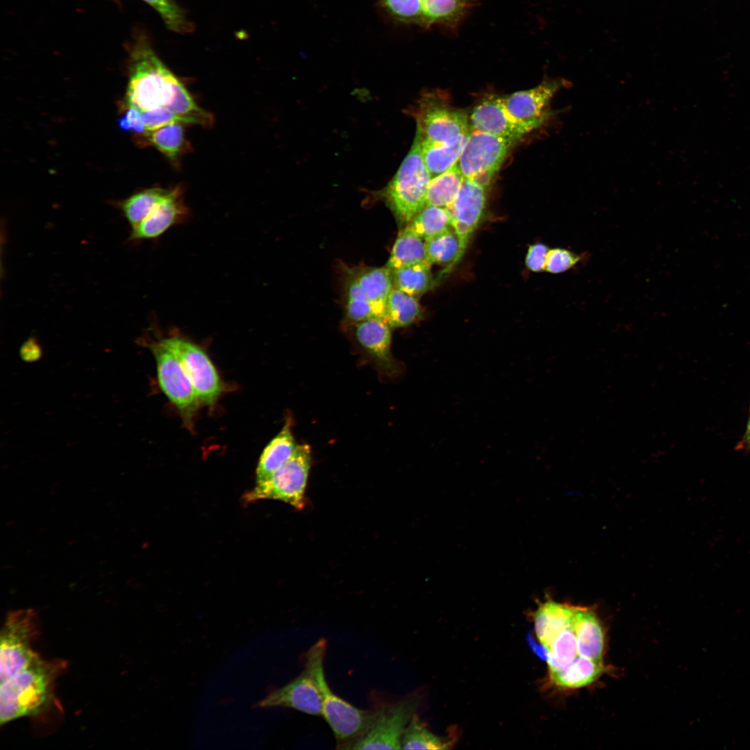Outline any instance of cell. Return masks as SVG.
Returning <instances> with one entry per match:
<instances>
[{
	"instance_id": "6da1fadb",
	"label": "cell",
	"mask_w": 750,
	"mask_h": 750,
	"mask_svg": "<svg viewBox=\"0 0 750 750\" xmlns=\"http://www.w3.org/2000/svg\"><path fill=\"white\" fill-rule=\"evenodd\" d=\"M66 667L61 660L37 658L26 668L0 683V724L34 716L48 706L56 679Z\"/></svg>"
},
{
	"instance_id": "7a4b0ae2",
	"label": "cell",
	"mask_w": 750,
	"mask_h": 750,
	"mask_svg": "<svg viewBox=\"0 0 750 750\" xmlns=\"http://www.w3.org/2000/svg\"><path fill=\"white\" fill-rule=\"evenodd\" d=\"M178 81L157 56L149 39L140 36L130 54L128 106L141 112L167 107L174 99Z\"/></svg>"
},
{
	"instance_id": "3957f363",
	"label": "cell",
	"mask_w": 750,
	"mask_h": 750,
	"mask_svg": "<svg viewBox=\"0 0 750 750\" xmlns=\"http://www.w3.org/2000/svg\"><path fill=\"white\" fill-rule=\"evenodd\" d=\"M326 651V640L319 639L306 652L305 667L313 676L320 691L322 716L333 731L337 749H342L372 726L377 711L358 708L333 692L324 671Z\"/></svg>"
},
{
	"instance_id": "277c9868",
	"label": "cell",
	"mask_w": 750,
	"mask_h": 750,
	"mask_svg": "<svg viewBox=\"0 0 750 750\" xmlns=\"http://www.w3.org/2000/svg\"><path fill=\"white\" fill-rule=\"evenodd\" d=\"M431 179L416 134L410 150L384 193L389 207L401 222L407 225L425 206Z\"/></svg>"
},
{
	"instance_id": "5b68a950",
	"label": "cell",
	"mask_w": 750,
	"mask_h": 750,
	"mask_svg": "<svg viewBox=\"0 0 750 750\" xmlns=\"http://www.w3.org/2000/svg\"><path fill=\"white\" fill-rule=\"evenodd\" d=\"M312 463L310 447L297 444L292 456L265 480L244 495L245 503L261 499L280 500L296 509L306 506V488Z\"/></svg>"
},
{
	"instance_id": "8992f818",
	"label": "cell",
	"mask_w": 750,
	"mask_h": 750,
	"mask_svg": "<svg viewBox=\"0 0 750 750\" xmlns=\"http://www.w3.org/2000/svg\"><path fill=\"white\" fill-rule=\"evenodd\" d=\"M38 634V616L33 609L8 614L0 635V683L40 657L32 647Z\"/></svg>"
},
{
	"instance_id": "52a82bcc",
	"label": "cell",
	"mask_w": 750,
	"mask_h": 750,
	"mask_svg": "<svg viewBox=\"0 0 750 750\" xmlns=\"http://www.w3.org/2000/svg\"><path fill=\"white\" fill-rule=\"evenodd\" d=\"M517 142L509 138L470 131L457 163L464 178L474 179L488 188Z\"/></svg>"
},
{
	"instance_id": "ba28073f",
	"label": "cell",
	"mask_w": 750,
	"mask_h": 750,
	"mask_svg": "<svg viewBox=\"0 0 750 750\" xmlns=\"http://www.w3.org/2000/svg\"><path fill=\"white\" fill-rule=\"evenodd\" d=\"M416 708L417 699L407 697L377 709L372 726L342 749H401L403 732Z\"/></svg>"
},
{
	"instance_id": "9c48e42d",
	"label": "cell",
	"mask_w": 750,
	"mask_h": 750,
	"mask_svg": "<svg viewBox=\"0 0 750 750\" xmlns=\"http://www.w3.org/2000/svg\"><path fill=\"white\" fill-rule=\"evenodd\" d=\"M178 359L191 381L200 403L213 405L223 390L219 374L207 353L197 344L178 335L160 339Z\"/></svg>"
},
{
	"instance_id": "30bf717a",
	"label": "cell",
	"mask_w": 750,
	"mask_h": 750,
	"mask_svg": "<svg viewBox=\"0 0 750 750\" xmlns=\"http://www.w3.org/2000/svg\"><path fill=\"white\" fill-rule=\"evenodd\" d=\"M156 362L159 385L176 406L185 422L189 423L200 404L194 388L178 359L160 340L149 344Z\"/></svg>"
},
{
	"instance_id": "8fae6325",
	"label": "cell",
	"mask_w": 750,
	"mask_h": 750,
	"mask_svg": "<svg viewBox=\"0 0 750 750\" xmlns=\"http://www.w3.org/2000/svg\"><path fill=\"white\" fill-rule=\"evenodd\" d=\"M422 100L416 112L417 134L421 140L451 142L470 131L463 112L433 99Z\"/></svg>"
},
{
	"instance_id": "7c38bea8",
	"label": "cell",
	"mask_w": 750,
	"mask_h": 750,
	"mask_svg": "<svg viewBox=\"0 0 750 750\" xmlns=\"http://www.w3.org/2000/svg\"><path fill=\"white\" fill-rule=\"evenodd\" d=\"M354 333L358 344L381 375L392 378L399 376L401 366L391 349V327L384 319L374 317L356 323Z\"/></svg>"
},
{
	"instance_id": "4fadbf2b",
	"label": "cell",
	"mask_w": 750,
	"mask_h": 750,
	"mask_svg": "<svg viewBox=\"0 0 750 750\" xmlns=\"http://www.w3.org/2000/svg\"><path fill=\"white\" fill-rule=\"evenodd\" d=\"M487 187L472 178H465L453 202L447 209L451 227L459 237L465 251L473 233L478 227L486 203Z\"/></svg>"
},
{
	"instance_id": "5bb4252c",
	"label": "cell",
	"mask_w": 750,
	"mask_h": 750,
	"mask_svg": "<svg viewBox=\"0 0 750 750\" xmlns=\"http://www.w3.org/2000/svg\"><path fill=\"white\" fill-rule=\"evenodd\" d=\"M256 706L290 708L308 715L322 716L320 691L306 667L292 681L269 692Z\"/></svg>"
},
{
	"instance_id": "9a60e30c",
	"label": "cell",
	"mask_w": 750,
	"mask_h": 750,
	"mask_svg": "<svg viewBox=\"0 0 750 750\" xmlns=\"http://www.w3.org/2000/svg\"><path fill=\"white\" fill-rule=\"evenodd\" d=\"M470 120L474 130L517 140L540 126L515 117L501 97L482 101L474 108Z\"/></svg>"
},
{
	"instance_id": "2e32d148",
	"label": "cell",
	"mask_w": 750,
	"mask_h": 750,
	"mask_svg": "<svg viewBox=\"0 0 750 750\" xmlns=\"http://www.w3.org/2000/svg\"><path fill=\"white\" fill-rule=\"evenodd\" d=\"M562 83L544 81L536 87L516 92L503 98L509 112L517 119L540 126L547 117V108Z\"/></svg>"
},
{
	"instance_id": "e0dca14e",
	"label": "cell",
	"mask_w": 750,
	"mask_h": 750,
	"mask_svg": "<svg viewBox=\"0 0 750 750\" xmlns=\"http://www.w3.org/2000/svg\"><path fill=\"white\" fill-rule=\"evenodd\" d=\"M188 209L182 200L178 188L159 203L138 225L132 228L131 240H147L158 238L169 228L181 222L187 215Z\"/></svg>"
},
{
	"instance_id": "ac0fdd59",
	"label": "cell",
	"mask_w": 750,
	"mask_h": 750,
	"mask_svg": "<svg viewBox=\"0 0 750 750\" xmlns=\"http://www.w3.org/2000/svg\"><path fill=\"white\" fill-rule=\"evenodd\" d=\"M574 608L548 599L534 612L535 631L544 656L555 639L572 627Z\"/></svg>"
},
{
	"instance_id": "d6986e66",
	"label": "cell",
	"mask_w": 750,
	"mask_h": 750,
	"mask_svg": "<svg viewBox=\"0 0 750 750\" xmlns=\"http://www.w3.org/2000/svg\"><path fill=\"white\" fill-rule=\"evenodd\" d=\"M572 628L579 656L601 660L604 632L595 612L588 608H574Z\"/></svg>"
},
{
	"instance_id": "ffe728a7",
	"label": "cell",
	"mask_w": 750,
	"mask_h": 750,
	"mask_svg": "<svg viewBox=\"0 0 750 750\" xmlns=\"http://www.w3.org/2000/svg\"><path fill=\"white\" fill-rule=\"evenodd\" d=\"M367 299L375 318L385 320L388 298L393 285L387 267H365L352 274Z\"/></svg>"
},
{
	"instance_id": "44dd1931",
	"label": "cell",
	"mask_w": 750,
	"mask_h": 750,
	"mask_svg": "<svg viewBox=\"0 0 750 750\" xmlns=\"http://www.w3.org/2000/svg\"><path fill=\"white\" fill-rule=\"evenodd\" d=\"M292 422L289 417L281 431L264 448L256 470V483L267 478L294 452L297 444L292 434Z\"/></svg>"
},
{
	"instance_id": "7402d4cb",
	"label": "cell",
	"mask_w": 750,
	"mask_h": 750,
	"mask_svg": "<svg viewBox=\"0 0 750 750\" xmlns=\"http://www.w3.org/2000/svg\"><path fill=\"white\" fill-rule=\"evenodd\" d=\"M469 132L451 142L439 143L420 140L422 156L431 178L458 163Z\"/></svg>"
},
{
	"instance_id": "603a6c76",
	"label": "cell",
	"mask_w": 750,
	"mask_h": 750,
	"mask_svg": "<svg viewBox=\"0 0 750 750\" xmlns=\"http://www.w3.org/2000/svg\"><path fill=\"white\" fill-rule=\"evenodd\" d=\"M424 260V240L406 225L398 234L385 267L392 270Z\"/></svg>"
},
{
	"instance_id": "cb8c5ba5",
	"label": "cell",
	"mask_w": 750,
	"mask_h": 750,
	"mask_svg": "<svg viewBox=\"0 0 750 750\" xmlns=\"http://www.w3.org/2000/svg\"><path fill=\"white\" fill-rule=\"evenodd\" d=\"M605 670L601 660L580 656L566 669L551 674L549 677L560 688L575 689L593 683Z\"/></svg>"
},
{
	"instance_id": "d4e9b609",
	"label": "cell",
	"mask_w": 750,
	"mask_h": 750,
	"mask_svg": "<svg viewBox=\"0 0 750 750\" xmlns=\"http://www.w3.org/2000/svg\"><path fill=\"white\" fill-rule=\"evenodd\" d=\"M431 265L426 260L390 270L393 288L417 299L434 284Z\"/></svg>"
},
{
	"instance_id": "484cf974",
	"label": "cell",
	"mask_w": 750,
	"mask_h": 750,
	"mask_svg": "<svg viewBox=\"0 0 750 750\" xmlns=\"http://www.w3.org/2000/svg\"><path fill=\"white\" fill-rule=\"evenodd\" d=\"M426 260L430 265L452 266L465 250L453 228L424 240Z\"/></svg>"
},
{
	"instance_id": "4316f807",
	"label": "cell",
	"mask_w": 750,
	"mask_h": 750,
	"mask_svg": "<svg viewBox=\"0 0 750 750\" xmlns=\"http://www.w3.org/2000/svg\"><path fill=\"white\" fill-rule=\"evenodd\" d=\"M464 179L458 164L432 178L428 186L425 206L448 208L453 202Z\"/></svg>"
},
{
	"instance_id": "83f0119b",
	"label": "cell",
	"mask_w": 750,
	"mask_h": 750,
	"mask_svg": "<svg viewBox=\"0 0 750 750\" xmlns=\"http://www.w3.org/2000/svg\"><path fill=\"white\" fill-rule=\"evenodd\" d=\"M174 190L154 188L142 190L126 199L122 203V210L132 228L142 222L159 203L172 194Z\"/></svg>"
},
{
	"instance_id": "f1b7e54d",
	"label": "cell",
	"mask_w": 750,
	"mask_h": 750,
	"mask_svg": "<svg viewBox=\"0 0 750 750\" xmlns=\"http://www.w3.org/2000/svg\"><path fill=\"white\" fill-rule=\"evenodd\" d=\"M417 299L392 288L386 304L385 321L391 328H401L410 325L420 316Z\"/></svg>"
},
{
	"instance_id": "f546056e",
	"label": "cell",
	"mask_w": 750,
	"mask_h": 750,
	"mask_svg": "<svg viewBox=\"0 0 750 750\" xmlns=\"http://www.w3.org/2000/svg\"><path fill=\"white\" fill-rule=\"evenodd\" d=\"M183 124L173 123L146 133L150 144L167 156L177 162L188 149Z\"/></svg>"
},
{
	"instance_id": "4dcf8cb0",
	"label": "cell",
	"mask_w": 750,
	"mask_h": 750,
	"mask_svg": "<svg viewBox=\"0 0 750 750\" xmlns=\"http://www.w3.org/2000/svg\"><path fill=\"white\" fill-rule=\"evenodd\" d=\"M452 744V738H440L431 733L416 714L401 738V749H448Z\"/></svg>"
},
{
	"instance_id": "1f68e13d",
	"label": "cell",
	"mask_w": 750,
	"mask_h": 750,
	"mask_svg": "<svg viewBox=\"0 0 750 750\" xmlns=\"http://www.w3.org/2000/svg\"><path fill=\"white\" fill-rule=\"evenodd\" d=\"M407 225L424 240L452 228L447 208L435 206H425Z\"/></svg>"
},
{
	"instance_id": "d6a6232c",
	"label": "cell",
	"mask_w": 750,
	"mask_h": 750,
	"mask_svg": "<svg viewBox=\"0 0 750 750\" xmlns=\"http://www.w3.org/2000/svg\"><path fill=\"white\" fill-rule=\"evenodd\" d=\"M574 632L572 627L560 634L546 651L549 675L566 669L578 657Z\"/></svg>"
},
{
	"instance_id": "836d02e7",
	"label": "cell",
	"mask_w": 750,
	"mask_h": 750,
	"mask_svg": "<svg viewBox=\"0 0 750 750\" xmlns=\"http://www.w3.org/2000/svg\"><path fill=\"white\" fill-rule=\"evenodd\" d=\"M167 107L178 115L188 119L191 124L210 126L213 122L211 114L195 103L179 80L175 85L174 99Z\"/></svg>"
},
{
	"instance_id": "e575fe53",
	"label": "cell",
	"mask_w": 750,
	"mask_h": 750,
	"mask_svg": "<svg viewBox=\"0 0 750 750\" xmlns=\"http://www.w3.org/2000/svg\"><path fill=\"white\" fill-rule=\"evenodd\" d=\"M160 15L167 28L172 31L185 34L194 31V24L186 12L175 0H142Z\"/></svg>"
},
{
	"instance_id": "d590c367",
	"label": "cell",
	"mask_w": 750,
	"mask_h": 750,
	"mask_svg": "<svg viewBox=\"0 0 750 750\" xmlns=\"http://www.w3.org/2000/svg\"><path fill=\"white\" fill-rule=\"evenodd\" d=\"M422 22L449 23L460 17L464 8L461 0H421Z\"/></svg>"
},
{
	"instance_id": "8d00e7d4",
	"label": "cell",
	"mask_w": 750,
	"mask_h": 750,
	"mask_svg": "<svg viewBox=\"0 0 750 750\" xmlns=\"http://www.w3.org/2000/svg\"><path fill=\"white\" fill-rule=\"evenodd\" d=\"M346 294V316L351 322L374 318L371 306L353 274L347 282Z\"/></svg>"
},
{
	"instance_id": "74e56055",
	"label": "cell",
	"mask_w": 750,
	"mask_h": 750,
	"mask_svg": "<svg viewBox=\"0 0 750 750\" xmlns=\"http://www.w3.org/2000/svg\"><path fill=\"white\" fill-rule=\"evenodd\" d=\"M583 258V255L576 254L565 249H549L545 270L553 274L562 273L576 267Z\"/></svg>"
},
{
	"instance_id": "f35d334b",
	"label": "cell",
	"mask_w": 750,
	"mask_h": 750,
	"mask_svg": "<svg viewBox=\"0 0 750 750\" xmlns=\"http://www.w3.org/2000/svg\"><path fill=\"white\" fill-rule=\"evenodd\" d=\"M142 113L144 120L147 133L155 131L164 126L173 123L191 124L188 119L178 115L167 106L144 111L142 112Z\"/></svg>"
},
{
	"instance_id": "ab89813d",
	"label": "cell",
	"mask_w": 750,
	"mask_h": 750,
	"mask_svg": "<svg viewBox=\"0 0 750 750\" xmlns=\"http://www.w3.org/2000/svg\"><path fill=\"white\" fill-rule=\"evenodd\" d=\"M389 11L397 18L406 22H422L421 0H383Z\"/></svg>"
},
{
	"instance_id": "60d3db41",
	"label": "cell",
	"mask_w": 750,
	"mask_h": 750,
	"mask_svg": "<svg viewBox=\"0 0 750 750\" xmlns=\"http://www.w3.org/2000/svg\"><path fill=\"white\" fill-rule=\"evenodd\" d=\"M549 248L544 244L538 243L529 247L526 257V265L535 272L545 270Z\"/></svg>"
},
{
	"instance_id": "b9f144b4",
	"label": "cell",
	"mask_w": 750,
	"mask_h": 750,
	"mask_svg": "<svg viewBox=\"0 0 750 750\" xmlns=\"http://www.w3.org/2000/svg\"><path fill=\"white\" fill-rule=\"evenodd\" d=\"M131 124L132 131L136 133H147L144 120L142 112L138 108L128 106L125 115Z\"/></svg>"
},
{
	"instance_id": "7bdbcfd3",
	"label": "cell",
	"mask_w": 750,
	"mask_h": 750,
	"mask_svg": "<svg viewBox=\"0 0 750 750\" xmlns=\"http://www.w3.org/2000/svg\"><path fill=\"white\" fill-rule=\"evenodd\" d=\"M20 355L26 361H34L41 355V349L35 339L29 338L22 345Z\"/></svg>"
},
{
	"instance_id": "ee69618b",
	"label": "cell",
	"mask_w": 750,
	"mask_h": 750,
	"mask_svg": "<svg viewBox=\"0 0 750 750\" xmlns=\"http://www.w3.org/2000/svg\"><path fill=\"white\" fill-rule=\"evenodd\" d=\"M736 450H750V416L747 422L746 431L735 447Z\"/></svg>"
},
{
	"instance_id": "f6af8a7d",
	"label": "cell",
	"mask_w": 750,
	"mask_h": 750,
	"mask_svg": "<svg viewBox=\"0 0 750 750\" xmlns=\"http://www.w3.org/2000/svg\"><path fill=\"white\" fill-rule=\"evenodd\" d=\"M118 124L119 127L125 131H132L131 124L126 116L121 117L118 120Z\"/></svg>"
}]
</instances>
